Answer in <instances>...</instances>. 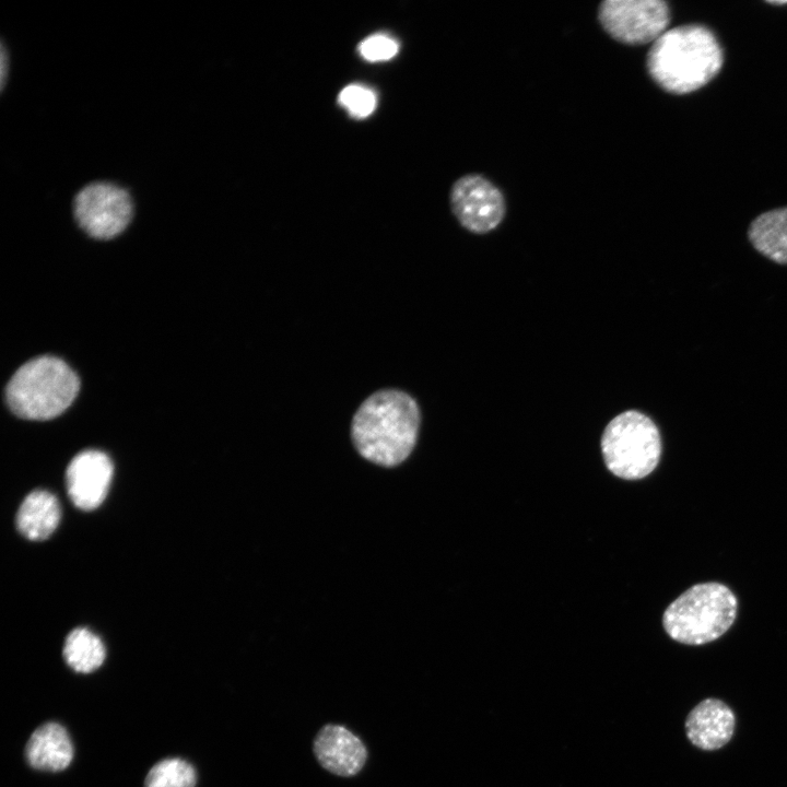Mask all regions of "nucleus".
I'll return each mask as SVG.
<instances>
[{
  "instance_id": "obj_1",
  "label": "nucleus",
  "mask_w": 787,
  "mask_h": 787,
  "mask_svg": "<svg viewBox=\"0 0 787 787\" xmlns=\"http://www.w3.org/2000/svg\"><path fill=\"white\" fill-rule=\"evenodd\" d=\"M420 421L419 406L409 393L380 389L367 397L353 415L352 442L368 461L395 467L413 450Z\"/></svg>"
},
{
  "instance_id": "obj_2",
  "label": "nucleus",
  "mask_w": 787,
  "mask_h": 787,
  "mask_svg": "<svg viewBox=\"0 0 787 787\" xmlns=\"http://www.w3.org/2000/svg\"><path fill=\"white\" fill-rule=\"evenodd\" d=\"M724 64V50L714 32L703 24L667 30L650 46L646 68L663 91L683 95L709 83Z\"/></svg>"
},
{
  "instance_id": "obj_3",
  "label": "nucleus",
  "mask_w": 787,
  "mask_h": 787,
  "mask_svg": "<svg viewBox=\"0 0 787 787\" xmlns=\"http://www.w3.org/2000/svg\"><path fill=\"white\" fill-rule=\"evenodd\" d=\"M80 381L72 368L54 356H39L23 364L5 389L10 409L28 420H49L69 408Z\"/></svg>"
},
{
  "instance_id": "obj_4",
  "label": "nucleus",
  "mask_w": 787,
  "mask_h": 787,
  "mask_svg": "<svg viewBox=\"0 0 787 787\" xmlns=\"http://www.w3.org/2000/svg\"><path fill=\"white\" fill-rule=\"evenodd\" d=\"M737 607V598L727 586L714 582L697 584L669 604L662 624L672 639L686 645H704L729 630Z\"/></svg>"
},
{
  "instance_id": "obj_5",
  "label": "nucleus",
  "mask_w": 787,
  "mask_h": 787,
  "mask_svg": "<svg viewBox=\"0 0 787 787\" xmlns=\"http://www.w3.org/2000/svg\"><path fill=\"white\" fill-rule=\"evenodd\" d=\"M601 451L610 472L624 480H639L657 467L661 437L644 413L627 410L613 418L601 437Z\"/></svg>"
},
{
  "instance_id": "obj_6",
  "label": "nucleus",
  "mask_w": 787,
  "mask_h": 787,
  "mask_svg": "<svg viewBox=\"0 0 787 787\" xmlns=\"http://www.w3.org/2000/svg\"><path fill=\"white\" fill-rule=\"evenodd\" d=\"M79 227L96 239H110L130 224L134 205L129 190L111 181H93L83 186L72 201Z\"/></svg>"
},
{
  "instance_id": "obj_7",
  "label": "nucleus",
  "mask_w": 787,
  "mask_h": 787,
  "mask_svg": "<svg viewBox=\"0 0 787 787\" xmlns=\"http://www.w3.org/2000/svg\"><path fill=\"white\" fill-rule=\"evenodd\" d=\"M670 8L662 0H606L598 21L615 40L626 45L654 43L667 31Z\"/></svg>"
},
{
  "instance_id": "obj_8",
  "label": "nucleus",
  "mask_w": 787,
  "mask_h": 787,
  "mask_svg": "<svg viewBox=\"0 0 787 787\" xmlns=\"http://www.w3.org/2000/svg\"><path fill=\"white\" fill-rule=\"evenodd\" d=\"M449 202L461 226L474 234H485L496 228L506 212L501 190L478 174L458 178L451 186Z\"/></svg>"
},
{
  "instance_id": "obj_9",
  "label": "nucleus",
  "mask_w": 787,
  "mask_h": 787,
  "mask_svg": "<svg viewBox=\"0 0 787 787\" xmlns=\"http://www.w3.org/2000/svg\"><path fill=\"white\" fill-rule=\"evenodd\" d=\"M113 478L109 457L98 450H84L69 463L66 472L68 494L84 510L98 507L108 492Z\"/></svg>"
},
{
  "instance_id": "obj_10",
  "label": "nucleus",
  "mask_w": 787,
  "mask_h": 787,
  "mask_svg": "<svg viewBox=\"0 0 787 787\" xmlns=\"http://www.w3.org/2000/svg\"><path fill=\"white\" fill-rule=\"evenodd\" d=\"M313 750L325 770L341 777L356 775L367 760L364 742L346 727L337 724H327L320 728L314 739Z\"/></svg>"
},
{
  "instance_id": "obj_11",
  "label": "nucleus",
  "mask_w": 787,
  "mask_h": 787,
  "mask_svg": "<svg viewBox=\"0 0 787 787\" xmlns=\"http://www.w3.org/2000/svg\"><path fill=\"white\" fill-rule=\"evenodd\" d=\"M735 723V714L726 703L717 698H706L688 715L685 732L692 744L713 751L729 742Z\"/></svg>"
},
{
  "instance_id": "obj_12",
  "label": "nucleus",
  "mask_w": 787,
  "mask_h": 787,
  "mask_svg": "<svg viewBox=\"0 0 787 787\" xmlns=\"http://www.w3.org/2000/svg\"><path fill=\"white\" fill-rule=\"evenodd\" d=\"M25 757L35 770L58 772L69 766L73 759V745L63 726L46 723L30 737Z\"/></svg>"
},
{
  "instance_id": "obj_13",
  "label": "nucleus",
  "mask_w": 787,
  "mask_h": 787,
  "mask_svg": "<svg viewBox=\"0 0 787 787\" xmlns=\"http://www.w3.org/2000/svg\"><path fill=\"white\" fill-rule=\"evenodd\" d=\"M60 520V506L55 495L37 490L22 502L17 515L19 531L30 540H44L57 528Z\"/></svg>"
},
{
  "instance_id": "obj_14",
  "label": "nucleus",
  "mask_w": 787,
  "mask_h": 787,
  "mask_svg": "<svg viewBox=\"0 0 787 787\" xmlns=\"http://www.w3.org/2000/svg\"><path fill=\"white\" fill-rule=\"evenodd\" d=\"M752 246L770 260L787 265V207L756 216L749 226Z\"/></svg>"
},
{
  "instance_id": "obj_15",
  "label": "nucleus",
  "mask_w": 787,
  "mask_h": 787,
  "mask_svg": "<svg viewBox=\"0 0 787 787\" xmlns=\"http://www.w3.org/2000/svg\"><path fill=\"white\" fill-rule=\"evenodd\" d=\"M63 658L77 672L95 671L105 659L103 642L94 633L84 627L71 631L63 644Z\"/></svg>"
},
{
  "instance_id": "obj_16",
  "label": "nucleus",
  "mask_w": 787,
  "mask_h": 787,
  "mask_svg": "<svg viewBox=\"0 0 787 787\" xmlns=\"http://www.w3.org/2000/svg\"><path fill=\"white\" fill-rule=\"evenodd\" d=\"M196 771L183 759L171 757L157 762L149 771L144 787H195Z\"/></svg>"
},
{
  "instance_id": "obj_17",
  "label": "nucleus",
  "mask_w": 787,
  "mask_h": 787,
  "mask_svg": "<svg viewBox=\"0 0 787 787\" xmlns=\"http://www.w3.org/2000/svg\"><path fill=\"white\" fill-rule=\"evenodd\" d=\"M338 101L354 118H365L376 107L375 93L359 84H350L343 87L339 93Z\"/></svg>"
},
{
  "instance_id": "obj_18",
  "label": "nucleus",
  "mask_w": 787,
  "mask_h": 787,
  "mask_svg": "<svg viewBox=\"0 0 787 787\" xmlns=\"http://www.w3.org/2000/svg\"><path fill=\"white\" fill-rule=\"evenodd\" d=\"M359 52L367 61H385L396 56L398 44L389 36L376 34L360 43Z\"/></svg>"
},
{
  "instance_id": "obj_19",
  "label": "nucleus",
  "mask_w": 787,
  "mask_h": 787,
  "mask_svg": "<svg viewBox=\"0 0 787 787\" xmlns=\"http://www.w3.org/2000/svg\"><path fill=\"white\" fill-rule=\"evenodd\" d=\"M9 54L4 46V43L1 44V52H0V87L1 91L5 87V82L8 79V70H9Z\"/></svg>"
},
{
  "instance_id": "obj_20",
  "label": "nucleus",
  "mask_w": 787,
  "mask_h": 787,
  "mask_svg": "<svg viewBox=\"0 0 787 787\" xmlns=\"http://www.w3.org/2000/svg\"><path fill=\"white\" fill-rule=\"evenodd\" d=\"M771 4L780 5V4H787V1H768Z\"/></svg>"
}]
</instances>
